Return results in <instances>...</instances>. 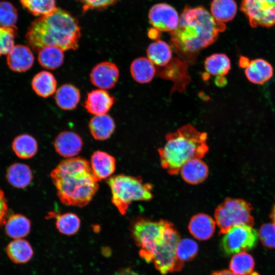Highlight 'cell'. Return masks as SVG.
I'll use <instances>...</instances> for the list:
<instances>
[{"mask_svg": "<svg viewBox=\"0 0 275 275\" xmlns=\"http://www.w3.org/2000/svg\"><path fill=\"white\" fill-rule=\"evenodd\" d=\"M226 25L201 7L186 6L178 26L171 32V44L185 63H193L198 53L214 43Z\"/></svg>", "mask_w": 275, "mask_h": 275, "instance_id": "6da1fadb", "label": "cell"}, {"mask_svg": "<svg viewBox=\"0 0 275 275\" xmlns=\"http://www.w3.org/2000/svg\"><path fill=\"white\" fill-rule=\"evenodd\" d=\"M50 177L60 200L68 206H86L99 188L90 162L80 157L61 161L51 172Z\"/></svg>", "mask_w": 275, "mask_h": 275, "instance_id": "7a4b0ae2", "label": "cell"}, {"mask_svg": "<svg viewBox=\"0 0 275 275\" xmlns=\"http://www.w3.org/2000/svg\"><path fill=\"white\" fill-rule=\"evenodd\" d=\"M80 36L77 20L60 8L35 19L25 35L28 45L36 52L48 46L57 47L63 51L76 50Z\"/></svg>", "mask_w": 275, "mask_h": 275, "instance_id": "3957f363", "label": "cell"}, {"mask_svg": "<svg viewBox=\"0 0 275 275\" xmlns=\"http://www.w3.org/2000/svg\"><path fill=\"white\" fill-rule=\"evenodd\" d=\"M206 133L185 125L168 133L163 147L158 149L161 167L171 175L180 172L190 160L203 157L208 151Z\"/></svg>", "mask_w": 275, "mask_h": 275, "instance_id": "277c9868", "label": "cell"}, {"mask_svg": "<svg viewBox=\"0 0 275 275\" xmlns=\"http://www.w3.org/2000/svg\"><path fill=\"white\" fill-rule=\"evenodd\" d=\"M107 183L112 202L122 215L133 201H149L153 198L152 185L144 183L140 177L121 174L111 177Z\"/></svg>", "mask_w": 275, "mask_h": 275, "instance_id": "5b68a950", "label": "cell"}, {"mask_svg": "<svg viewBox=\"0 0 275 275\" xmlns=\"http://www.w3.org/2000/svg\"><path fill=\"white\" fill-rule=\"evenodd\" d=\"M169 222L140 218L132 225V237L140 248V255L146 262L151 263L153 254L162 242Z\"/></svg>", "mask_w": 275, "mask_h": 275, "instance_id": "8992f818", "label": "cell"}, {"mask_svg": "<svg viewBox=\"0 0 275 275\" xmlns=\"http://www.w3.org/2000/svg\"><path fill=\"white\" fill-rule=\"evenodd\" d=\"M253 208L250 203L241 199L226 198L218 205L214 212L215 221L219 233L225 234L232 227L238 225L253 227Z\"/></svg>", "mask_w": 275, "mask_h": 275, "instance_id": "52a82bcc", "label": "cell"}, {"mask_svg": "<svg viewBox=\"0 0 275 275\" xmlns=\"http://www.w3.org/2000/svg\"><path fill=\"white\" fill-rule=\"evenodd\" d=\"M180 239L179 234L173 226L169 222L161 243L155 250L152 262L156 269L162 275L181 270L183 264L176 256V249Z\"/></svg>", "mask_w": 275, "mask_h": 275, "instance_id": "ba28073f", "label": "cell"}, {"mask_svg": "<svg viewBox=\"0 0 275 275\" xmlns=\"http://www.w3.org/2000/svg\"><path fill=\"white\" fill-rule=\"evenodd\" d=\"M258 234L252 226H235L223 236L221 247L227 255L236 254L253 249L257 244Z\"/></svg>", "mask_w": 275, "mask_h": 275, "instance_id": "9c48e42d", "label": "cell"}, {"mask_svg": "<svg viewBox=\"0 0 275 275\" xmlns=\"http://www.w3.org/2000/svg\"><path fill=\"white\" fill-rule=\"evenodd\" d=\"M241 10L253 27L275 24V0H243Z\"/></svg>", "mask_w": 275, "mask_h": 275, "instance_id": "30bf717a", "label": "cell"}, {"mask_svg": "<svg viewBox=\"0 0 275 275\" xmlns=\"http://www.w3.org/2000/svg\"><path fill=\"white\" fill-rule=\"evenodd\" d=\"M149 20L157 30L171 32L178 26L179 17L176 10L171 6L159 3L150 9Z\"/></svg>", "mask_w": 275, "mask_h": 275, "instance_id": "8fae6325", "label": "cell"}, {"mask_svg": "<svg viewBox=\"0 0 275 275\" xmlns=\"http://www.w3.org/2000/svg\"><path fill=\"white\" fill-rule=\"evenodd\" d=\"M119 69L114 63L108 61L97 64L90 73L92 84L100 89L113 88L118 80Z\"/></svg>", "mask_w": 275, "mask_h": 275, "instance_id": "7c38bea8", "label": "cell"}, {"mask_svg": "<svg viewBox=\"0 0 275 275\" xmlns=\"http://www.w3.org/2000/svg\"><path fill=\"white\" fill-rule=\"evenodd\" d=\"M115 98L103 89L93 90L87 94L84 107L94 116L106 115L113 106Z\"/></svg>", "mask_w": 275, "mask_h": 275, "instance_id": "4fadbf2b", "label": "cell"}, {"mask_svg": "<svg viewBox=\"0 0 275 275\" xmlns=\"http://www.w3.org/2000/svg\"><path fill=\"white\" fill-rule=\"evenodd\" d=\"M82 141L77 133L70 131L60 133L55 138L54 146L56 152L66 158H72L77 155L82 147Z\"/></svg>", "mask_w": 275, "mask_h": 275, "instance_id": "5bb4252c", "label": "cell"}, {"mask_svg": "<svg viewBox=\"0 0 275 275\" xmlns=\"http://www.w3.org/2000/svg\"><path fill=\"white\" fill-rule=\"evenodd\" d=\"M34 62V56L30 47L16 45L7 54V62L12 71L24 72L30 69Z\"/></svg>", "mask_w": 275, "mask_h": 275, "instance_id": "9a60e30c", "label": "cell"}, {"mask_svg": "<svg viewBox=\"0 0 275 275\" xmlns=\"http://www.w3.org/2000/svg\"><path fill=\"white\" fill-rule=\"evenodd\" d=\"M216 225L215 220L209 215L199 213L191 218L188 228L194 237L199 240H206L213 235Z\"/></svg>", "mask_w": 275, "mask_h": 275, "instance_id": "2e32d148", "label": "cell"}, {"mask_svg": "<svg viewBox=\"0 0 275 275\" xmlns=\"http://www.w3.org/2000/svg\"><path fill=\"white\" fill-rule=\"evenodd\" d=\"M90 165L98 181L110 177L116 169V159L106 152L96 151L91 155Z\"/></svg>", "mask_w": 275, "mask_h": 275, "instance_id": "e0dca14e", "label": "cell"}, {"mask_svg": "<svg viewBox=\"0 0 275 275\" xmlns=\"http://www.w3.org/2000/svg\"><path fill=\"white\" fill-rule=\"evenodd\" d=\"M272 66L266 61L257 59L249 61L245 67V74L249 81L255 84H263L273 75Z\"/></svg>", "mask_w": 275, "mask_h": 275, "instance_id": "ac0fdd59", "label": "cell"}, {"mask_svg": "<svg viewBox=\"0 0 275 275\" xmlns=\"http://www.w3.org/2000/svg\"><path fill=\"white\" fill-rule=\"evenodd\" d=\"M182 178L186 182L197 184L204 181L208 175V168L201 159L195 158L186 162L181 168Z\"/></svg>", "mask_w": 275, "mask_h": 275, "instance_id": "d6986e66", "label": "cell"}, {"mask_svg": "<svg viewBox=\"0 0 275 275\" xmlns=\"http://www.w3.org/2000/svg\"><path fill=\"white\" fill-rule=\"evenodd\" d=\"M33 177L31 169L24 163H13L6 171L7 181L12 186L17 188L27 187L32 182Z\"/></svg>", "mask_w": 275, "mask_h": 275, "instance_id": "ffe728a7", "label": "cell"}, {"mask_svg": "<svg viewBox=\"0 0 275 275\" xmlns=\"http://www.w3.org/2000/svg\"><path fill=\"white\" fill-rule=\"evenodd\" d=\"M89 127L93 137L97 140L103 141L108 139L114 132L115 123L109 115L94 116L89 123Z\"/></svg>", "mask_w": 275, "mask_h": 275, "instance_id": "44dd1931", "label": "cell"}, {"mask_svg": "<svg viewBox=\"0 0 275 275\" xmlns=\"http://www.w3.org/2000/svg\"><path fill=\"white\" fill-rule=\"evenodd\" d=\"M6 253L10 259L16 264L25 263L33 256V250L29 241L20 238L14 239L6 248Z\"/></svg>", "mask_w": 275, "mask_h": 275, "instance_id": "7402d4cb", "label": "cell"}, {"mask_svg": "<svg viewBox=\"0 0 275 275\" xmlns=\"http://www.w3.org/2000/svg\"><path fill=\"white\" fill-rule=\"evenodd\" d=\"M80 98L78 88L71 84L62 85L56 91L54 99L57 105L63 110L75 108Z\"/></svg>", "mask_w": 275, "mask_h": 275, "instance_id": "603a6c76", "label": "cell"}, {"mask_svg": "<svg viewBox=\"0 0 275 275\" xmlns=\"http://www.w3.org/2000/svg\"><path fill=\"white\" fill-rule=\"evenodd\" d=\"M130 70L132 78L136 82L146 84L153 78L156 69L154 65L148 58L141 57L132 61Z\"/></svg>", "mask_w": 275, "mask_h": 275, "instance_id": "cb8c5ba5", "label": "cell"}, {"mask_svg": "<svg viewBox=\"0 0 275 275\" xmlns=\"http://www.w3.org/2000/svg\"><path fill=\"white\" fill-rule=\"evenodd\" d=\"M148 58L158 67L167 66L172 59V52L170 46L162 40L151 43L147 50Z\"/></svg>", "mask_w": 275, "mask_h": 275, "instance_id": "d4e9b609", "label": "cell"}, {"mask_svg": "<svg viewBox=\"0 0 275 275\" xmlns=\"http://www.w3.org/2000/svg\"><path fill=\"white\" fill-rule=\"evenodd\" d=\"M57 82L53 75L46 71H41L33 78L32 87L39 96L46 98L52 95L56 90Z\"/></svg>", "mask_w": 275, "mask_h": 275, "instance_id": "484cf974", "label": "cell"}, {"mask_svg": "<svg viewBox=\"0 0 275 275\" xmlns=\"http://www.w3.org/2000/svg\"><path fill=\"white\" fill-rule=\"evenodd\" d=\"M5 224V231L7 235L14 239L26 237L31 230L30 221L20 214L11 215Z\"/></svg>", "mask_w": 275, "mask_h": 275, "instance_id": "4316f807", "label": "cell"}, {"mask_svg": "<svg viewBox=\"0 0 275 275\" xmlns=\"http://www.w3.org/2000/svg\"><path fill=\"white\" fill-rule=\"evenodd\" d=\"M12 149L17 157L29 159L35 155L38 151V144L35 139L28 134L17 136L12 143Z\"/></svg>", "mask_w": 275, "mask_h": 275, "instance_id": "83f0119b", "label": "cell"}, {"mask_svg": "<svg viewBox=\"0 0 275 275\" xmlns=\"http://www.w3.org/2000/svg\"><path fill=\"white\" fill-rule=\"evenodd\" d=\"M61 48L48 46H45L38 52V61L44 68L48 69H56L63 63L64 54Z\"/></svg>", "mask_w": 275, "mask_h": 275, "instance_id": "f1b7e54d", "label": "cell"}, {"mask_svg": "<svg viewBox=\"0 0 275 275\" xmlns=\"http://www.w3.org/2000/svg\"><path fill=\"white\" fill-rule=\"evenodd\" d=\"M211 13L218 21H229L235 17L237 5L234 0H213L211 4Z\"/></svg>", "mask_w": 275, "mask_h": 275, "instance_id": "f546056e", "label": "cell"}, {"mask_svg": "<svg viewBox=\"0 0 275 275\" xmlns=\"http://www.w3.org/2000/svg\"><path fill=\"white\" fill-rule=\"evenodd\" d=\"M204 67L210 75L222 77L230 70V61L225 54L214 53L206 58Z\"/></svg>", "mask_w": 275, "mask_h": 275, "instance_id": "4dcf8cb0", "label": "cell"}, {"mask_svg": "<svg viewBox=\"0 0 275 275\" xmlns=\"http://www.w3.org/2000/svg\"><path fill=\"white\" fill-rule=\"evenodd\" d=\"M254 267L253 257L245 252L233 255L229 264L230 270L236 275H251Z\"/></svg>", "mask_w": 275, "mask_h": 275, "instance_id": "1f68e13d", "label": "cell"}, {"mask_svg": "<svg viewBox=\"0 0 275 275\" xmlns=\"http://www.w3.org/2000/svg\"><path fill=\"white\" fill-rule=\"evenodd\" d=\"M56 226L61 233L71 236L78 231L80 226V220L79 217L73 213H66L57 217Z\"/></svg>", "mask_w": 275, "mask_h": 275, "instance_id": "d6a6232c", "label": "cell"}, {"mask_svg": "<svg viewBox=\"0 0 275 275\" xmlns=\"http://www.w3.org/2000/svg\"><path fill=\"white\" fill-rule=\"evenodd\" d=\"M199 246L193 239L188 238L180 239L176 249V256L181 263L194 259L198 254Z\"/></svg>", "mask_w": 275, "mask_h": 275, "instance_id": "836d02e7", "label": "cell"}, {"mask_svg": "<svg viewBox=\"0 0 275 275\" xmlns=\"http://www.w3.org/2000/svg\"><path fill=\"white\" fill-rule=\"evenodd\" d=\"M21 5L35 16L47 15L57 8L56 0H19Z\"/></svg>", "mask_w": 275, "mask_h": 275, "instance_id": "e575fe53", "label": "cell"}, {"mask_svg": "<svg viewBox=\"0 0 275 275\" xmlns=\"http://www.w3.org/2000/svg\"><path fill=\"white\" fill-rule=\"evenodd\" d=\"M17 18V9L11 3L0 2V26L15 28Z\"/></svg>", "mask_w": 275, "mask_h": 275, "instance_id": "d590c367", "label": "cell"}, {"mask_svg": "<svg viewBox=\"0 0 275 275\" xmlns=\"http://www.w3.org/2000/svg\"><path fill=\"white\" fill-rule=\"evenodd\" d=\"M16 35V27L0 26V57L7 55L14 47Z\"/></svg>", "mask_w": 275, "mask_h": 275, "instance_id": "8d00e7d4", "label": "cell"}, {"mask_svg": "<svg viewBox=\"0 0 275 275\" xmlns=\"http://www.w3.org/2000/svg\"><path fill=\"white\" fill-rule=\"evenodd\" d=\"M258 236L264 246L275 248V225L273 223L263 224L259 228Z\"/></svg>", "mask_w": 275, "mask_h": 275, "instance_id": "74e56055", "label": "cell"}, {"mask_svg": "<svg viewBox=\"0 0 275 275\" xmlns=\"http://www.w3.org/2000/svg\"><path fill=\"white\" fill-rule=\"evenodd\" d=\"M82 5L83 10H100L115 4L118 0H77Z\"/></svg>", "mask_w": 275, "mask_h": 275, "instance_id": "f35d334b", "label": "cell"}, {"mask_svg": "<svg viewBox=\"0 0 275 275\" xmlns=\"http://www.w3.org/2000/svg\"><path fill=\"white\" fill-rule=\"evenodd\" d=\"M8 207L4 193L0 189V227L6 222Z\"/></svg>", "mask_w": 275, "mask_h": 275, "instance_id": "ab89813d", "label": "cell"}, {"mask_svg": "<svg viewBox=\"0 0 275 275\" xmlns=\"http://www.w3.org/2000/svg\"><path fill=\"white\" fill-rule=\"evenodd\" d=\"M113 275H140L130 268H125L115 272Z\"/></svg>", "mask_w": 275, "mask_h": 275, "instance_id": "60d3db41", "label": "cell"}, {"mask_svg": "<svg viewBox=\"0 0 275 275\" xmlns=\"http://www.w3.org/2000/svg\"><path fill=\"white\" fill-rule=\"evenodd\" d=\"M211 275H236L230 270H223L213 272Z\"/></svg>", "mask_w": 275, "mask_h": 275, "instance_id": "b9f144b4", "label": "cell"}, {"mask_svg": "<svg viewBox=\"0 0 275 275\" xmlns=\"http://www.w3.org/2000/svg\"><path fill=\"white\" fill-rule=\"evenodd\" d=\"M249 61L248 59L244 57H241L240 59V65L242 67H245L248 64Z\"/></svg>", "mask_w": 275, "mask_h": 275, "instance_id": "7bdbcfd3", "label": "cell"}, {"mask_svg": "<svg viewBox=\"0 0 275 275\" xmlns=\"http://www.w3.org/2000/svg\"><path fill=\"white\" fill-rule=\"evenodd\" d=\"M270 218L272 221V223L275 225V203L272 208L270 214Z\"/></svg>", "mask_w": 275, "mask_h": 275, "instance_id": "ee69618b", "label": "cell"}]
</instances>
